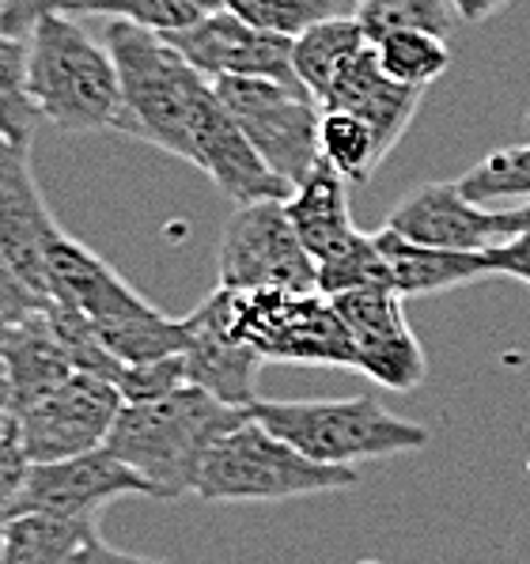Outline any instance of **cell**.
Masks as SVG:
<instances>
[{"label":"cell","mask_w":530,"mask_h":564,"mask_svg":"<svg viewBox=\"0 0 530 564\" xmlns=\"http://www.w3.org/2000/svg\"><path fill=\"white\" fill-rule=\"evenodd\" d=\"M190 141H194V167L208 175L216 189L228 197L231 205H258V202H289L292 186L277 175L273 167L258 155L255 144L247 141L242 126L231 118V110L220 102L213 80L194 110V126H190Z\"/></svg>","instance_id":"obj_14"},{"label":"cell","mask_w":530,"mask_h":564,"mask_svg":"<svg viewBox=\"0 0 530 564\" xmlns=\"http://www.w3.org/2000/svg\"><path fill=\"white\" fill-rule=\"evenodd\" d=\"M353 337L356 368L364 379L390 390H417L424 383V349L405 323V296L394 284H371V289L329 296Z\"/></svg>","instance_id":"obj_11"},{"label":"cell","mask_w":530,"mask_h":564,"mask_svg":"<svg viewBox=\"0 0 530 564\" xmlns=\"http://www.w3.org/2000/svg\"><path fill=\"white\" fill-rule=\"evenodd\" d=\"M247 416L250 410L224 405L208 390L186 383L152 402L121 405L107 451L152 485L155 500H179L194 492L208 447Z\"/></svg>","instance_id":"obj_1"},{"label":"cell","mask_w":530,"mask_h":564,"mask_svg":"<svg viewBox=\"0 0 530 564\" xmlns=\"http://www.w3.org/2000/svg\"><path fill=\"white\" fill-rule=\"evenodd\" d=\"M121 497H155V492L133 466H126L107 447H95L88 455L61 463H31L15 500V516L42 511L68 523L99 527L102 508Z\"/></svg>","instance_id":"obj_10"},{"label":"cell","mask_w":530,"mask_h":564,"mask_svg":"<svg viewBox=\"0 0 530 564\" xmlns=\"http://www.w3.org/2000/svg\"><path fill=\"white\" fill-rule=\"evenodd\" d=\"M216 281L236 292H318V269L284 202L236 205L216 247Z\"/></svg>","instance_id":"obj_8"},{"label":"cell","mask_w":530,"mask_h":564,"mask_svg":"<svg viewBox=\"0 0 530 564\" xmlns=\"http://www.w3.org/2000/svg\"><path fill=\"white\" fill-rule=\"evenodd\" d=\"M250 416L289 440L315 463L360 466L429 447L432 432L390 413L379 398H300V402H255Z\"/></svg>","instance_id":"obj_5"},{"label":"cell","mask_w":530,"mask_h":564,"mask_svg":"<svg viewBox=\"0 0 530 564\" xmlns=\"http://www.w3.org/2000/svg\"><path fill=\"white\" fill-rule=\"evenodd\" d=\"M65 564H167V561H152V557H137V553H121L99 531H91L80 545H76V553Z\"/></svg>","instance_id":"obj_35"},{"label":"cell","mask_w":530,"mask_h":564,"mask_svg":"<svg viewBox=\"0 0 530 564\" xmlns=\"http://www.w3.org/2000/svg\"><path fill=\"white\" fill-rule=\"evenodd\" d=\"M39 118L42 115L28 91V39L8 31L0 12V133L31 144Z\"/></svg>","instance_id":"obj_25"},{"label":"cell","mask_w":530,"mask_h":564,"mask_svg":"<svg viewBox=\"0 0 530 564\" xmlns=\"http://www.w3.org/2000/svg\"><path fill=\"white\" fill-rule=\"evenodd\" d=\"M220 102L242 126L258 155L295 189L318 167V126L323 102L307 88L277 80H250V76H224L213 80Z\"/></svg>","instance_id":"obj_7"},{"label":"cell","mask_w":530,"mask_h":564,"mask_svg":"<svg viewBox=\"0 0 530 564\" xmlns=\"http://www.w3.org/2000/svg\"><path fill=\"white\" fill-rule=\"evenodd\" d=\"M485 262H489L493 276H511V281L530 284V231L523 236H511L504 242H493L489 250H482Z\"/></svg>","instance_id":"obj_33"},{"label":"cell","mask_w":530,"mask_h":564,"mask_svg":"<svg viewBox=\"0 0 530 564\" xmlns=\"http://www.w3.org/2000/svg\"><path fill=\"white\" fill-rule=\"evenodd\" d=\"M163 39L208 80L250 76V80H277L303 88L292 68V39L255 28L231 8H220V12L197 20L194 28L171 31Z\"/></svg>","instance_id":"obj_12"},{"label":"cell","mask_w":530,"mask_h":564,"mask_svg":"<svg viewBox=\"0 0 530 564\" xmlns=\"http://www.w3.org/2000/svg\"><path fill=\"white\" fill-rule=\"evenodd\" d=\"M376 242H379V254H383V262L390 269V284H394L405 300L440 296V292L466 289V284L493 276L485 254H474V250L421 247V242H410L390 228H379Z\"/></svg>","instance_id":"obj_19"},{"label":"cell","mask_w":530,"mask_h":564,"mask_svg":"<svg viewBox=\"0 0 530 564\" xmlns=\"http://www.w3.org/2000/svg\"><path fill=\"white\" fill-rule=\"evenodd\" d=\"M349 182L337 175L326 160H318V167L311 171L300 186L292 189V197L284 202L295 236L307 247V254L315 258V269L329 262V258L345 254L356 247L368 231H360L353 224L349 213Z\"/></svg>","instance_id":"obj_18"},{"label":"cell","mask_w":530,"mask_h":564,"mask_svg":"<svg viewBox=\"0 0 530 564\" xmlns=\"http://www.w3.org/2000/svg\"><path fill=\"white\" fill-rule=\"evenodd\" d=\"M231 326L262 360L307 368H356L353 337L323 292H236Z\"/></svg>","instance_id":"obj_6"},{"label":"cell","mask_w":530,"mask_h":564,"mask_svg":"<svg viewBox=\"0 0 530 564\" xmlns=\"http://www.w3.org/2000/svg\"><path fill=\"white\" fill-rule=\"evenodd\" d=\"M88 0H0V12H4V28L12 34H23L34 28V20L46 12H76Z\"/></svg>","instance_id":"obj_34"},{"label":"cell","mask_w":530,"mask_h":564,"mask_svg":"<svg viewBox=\"0 0 530 564\" xmlns=\"http://www.w3.org/2000/svg\"><path fill=\"white\" fill-rule=\"evenodd\" d=\"M360 46H368V34H364L356 15L326 20V23H318V28L303 31L300 39H292L295 80L323 102L329 84H334V76H337V68H342Z\"/></svg>","instance_id":"obj_21"},{"label":"cell","mask_w":530,"mask_h":564,"mask_svg":"<svg viewBox=\"0 0 530 564\" xmlns=\"http://www.w3.org/2000/svg\"><path fill=\"white\" fill-rule=\"evenodd\" d=\"M421 99H424V91L398 84L394 76L379 65L376 42H368V46H360L342 68H337L323 107L360 115L371 129H376L383 149L390 152L394 144H402L405 129L413 126L417 110H421Z\"/></svg>","instance_id":"obj_17"},{"label":"cell","mask_w":530,"mask_h":564,"mask_svg":"<svg viewBox=\"0 0 530 564\" xmlns=\"http://www.w3.org/2000/svg\"><path fill=\"white\" fill-rule=\"evenodd\" d=\"M91 531H99V527L68 523V519L42 516V511H23L8 523L0 564H65Z\"/></svg>","instance_id":"obj_23"},{"label":"cell","mask_w":530,"mask_h":564,"mask_svg":"<svg viewBox=\"0 0 530 564\" xmlns=\"http://www.w3.org/2000/svg\"><path fill=\"white\" fill-rule=\"evenodd\" d=\"M318 152L329 167L337 171L345 182L360 186L376 175V167L387 160V149L379 141V133L368 126L360 115L349 110L323 107V126H318Z\"/></svg>","instance_id":"obj_22"},{"label":"cell","mask_w":530,"mask_h":564,"mask_svg":"<svg viewBox=\"0 0 530 564\" xmlns=\"http://www.w3.org/2000/svg\"><path fill=\"white\" fill-rule=\"evenodd\" d=\"M228 8L269 34L300 39L303 31L318 28L326 20L356 15L360 0H228Z\"/></svg>","instance_id":"obj_27"},{"label":"cell","mask_w":530,"mask_h":564,"mask_svg":"<svg viewBox=\"0 0 530 564\" xmlns=\"http://www.w3.org/2000/svg\"><path fill=\"white\" fill-rule=\"evenodd\" d=\"M376 54L398 84L417 91H429V84H436L451 68L447 39L432 31H390L376 42Z\"/></svg>","instance_id":"obj_24"},{"label":"cell","mask_w":530,"mask_h":564,"mask_svg":"<svg viewBox=\"0 0 530 564\" xmlns=\"http://www.w3.org/2000/svg\"><path fill=\"white\" fill-rule=\"evenodd\" d=\"M497 224H500V236H504V239L523 236V231H530V202L497 205ZM504 239H500V242H504Z\"/></svg>","instance_id":"obj_36"},{"label":"cell","mask_w":530,"mask_h":564,"mask_svg":"<svg viewBox=\"0 0 530 564\" xmlns=\"http://www.w3.org/2000/svg\"><path fill=\"white\" fill-rule=\"evenodd\" d=\"M368 42H379L390 31H432L447 39L458 28V12L451 0H360L356 8Z\"/></svg>","instance_id":"obj_28"},{"label":"cell","mask_w":530,"mask_h":564,"mask_svg":"<svg viewBox=\"0 0 530 564\" xmlns=\"http://www.w3.org/2000/svg\"><path fill=\"white\" fill-rule=\"evenodd\" d=\"M383 228L398 231L410 242L421 247H440V250H489L493 242H500V224L497 208L477 205L463 194V186L455 182H424L413 194H405L402 202L390 208Z\"/></svg>","instance_id":"obj_15"},{"label":"cell","mask_w":530,"mask_h":564,"mask_svg":"<svg viewBox=\"0 0 530 564\" xmlns=\"http://www.w3.org/2000/svg\"><path fill=\"white\" fill-rule=\"evenodd\" d=\"M186 387V364L179 357H163V360H144V364H126V376L118 383V394L126 402H152L163 398L171 390Z\"/></svg>","instance_id":"obj_30"},{"label":"cell","mask_w":530,"mask_h":564,"mask_svg":"<svg viewBox=\"0 0 530 564\" xmlns=\"http://www.w3.org/2000/svg\"><path fill=\"white\" fill-rule=\"evenodd\" d=\"M0 357H4L15 387V410L61 387L68 376H76V364L61 341L54 318H50V307L34 311L31 318H23L20 326H12L0 337Z\"/></svg>","instance_id":"obj_20"},{"label":"cell","mask_w":530,"mask_h":564,"mask_svg":"<svg viewBox=\"0 0 530 564\" xmlns=\"http://www.w3.org/2000/svg\"><path fill=\"white\" fill-rule=\"evenodd\" d=\"M46 284L50 300L80 311L91 326L141 315V311L152 307L115 265L102 262L91 247L65 236L61 228L46 247Z\"/></svg>","instance_id":"obj_16"},{"label":"cell","mask_w":530,"mask_h":564,"mask_svg":"<svg viewBox=\"0 0 530 564\" xmlns=\"http://www.w3.org/2000/svg\"><path fill=\"white\" fill-rule=\"evenodd\" d=\"M228 8V0H88L68 15H107V20H129L137 28L155 34H171L182 28H194L197 20Z\"/></svg>","instance_id":"obj_26"},{"label":"cell","mask_w":530,"mask_h":564,"mask_svg":"<svg viewBox=\"0 0 530 564\" xmlns=\"http://www.w3.org/2000/svg\"><path fill=\"white\" fill-rule=\"evenodd\" d=\"M42 307H50V300L42 296V292H34L31 284L23 281V276L4 262V258H0V337Z\"/></svg>","instance_id":"obj_31"},{"label":"cell","mask_w":530,"mask_h":564,"mask_svg":"<svg viewBox=\"0 0 530 564\" xmlns=\"http://www.w3.org/2000/svg\"><path fill=\"white\" fill-rule=\"evenodd\" d=\"M360 481L356 466L315 463L289 440L247 416L208 447L194 497L205 505H281V500L318 497L353 489Z\"/></svg>","instance_id":"obj_4"},{"label":"cell","mask_w":530,"mask_h":564,"mask_svg":"<svg viewBox=\"0 0 530 564\" xmlns=\"http://www.w3.org/2000/svg\"><path fill=\"white\" fill-rule=\"evenodd\" d=\"M15 432V387L12 376H8V364L0 357V440Z\"/></svg>","instance_id":"obj_37"},{"label":"cell","mask_w":530,"mask_h":564,"mask_svg":"<svg viewBox=\"0 0 530 564\" xmlns=\"http://www.w3.org/2000/svg\"><path fill=\"white\" fill-rule=\"evenodd\" d=\"M28 91L61 133H102L121 121V80L107 42L84 31L80 15L46 12L28 31Z\"/></svg>","instance_id":"obj_3"},{"label":"cell","mask_w":530,"mask_h":564,"mask_svg":"<svg viewBox=\"0 0 530 564\" xmlns=\"http://www.w3.org/2000/svg\"><path fill=\"white\" fill-rule=\"evenodd\" d=\"M504 4H508V0H451V8L458 12V23H482V20H489L493 12H500Z\"/></svg>","instance_id":"obj_38"},{"label":"cell","mask_w":530,"mask_h":564,"mask_svg":"<svg viewBox=\"0 0 530 564\" xmlns=\"http://www.w3.org/2000/svg\"><path fill=\"white\" fill-rule=\"evenodd\" d=\"M527 121H530V118H527Z\"/></svg>","instance_id":"obj_39"},{"label":"cell","mask_w":530,"mask_h":564,"mask_svg":"<svg viewBox=\"0 0 530 564\" xmlns=\"http://www.w3.org/2000/svg\"><path fill=\"white\" fill-rule=\"evenodd\" d=\"M126 398L115 383L76 371L65 383L15 410V440L28 463H61L107 447Z\"/></svg>","instance_id":"obj_9"},{"label":"cell","mask_w":530,"mask_h":564,"mask_svg":"<svg viewBox=\"0 0 530 564\" xmlns=\"http://www.w3.org/2000/svg\"><path fill=\"white\" fill-rule=\"evenodd\" d=\"M458 186L477 205L530 202V144H511V149L489 152L458 178Z\"/></svg>","instance_id":"obj_29"},{"label":"cell","mask_w":530,"mask_h":564,"mask_svg":"<svg viewBox=\"0 0 530 564\" xmlns=\"http://www.w3.org/2000/svg\"><path fill=\"white\" fill-rule=\"evenodd\" d=\"M28 455H23L15 432L0 440V545H4V531L15 519V500H20L23 477H28Z\"/></svg>","instance_id":"obj_32"},{"label":"cell","mask_w":530,"mask_h":564,"mask_svg":"<svg viewBox=\"0 0 530 564\" xmlns=\"http://www.w3.org/2000/svg\"><path fill=\"white\" fill-rule=\"evenodd\" d=\"M107 50L121 80L118 133L137 137L194 167L190 126L208 88V76L197 73L163 34L129 20L107 23Z\"/></svg>","instance_id":"obj_2"},{"label":"cell","mask_w":530,"mask_h":564,"mask_svg":"<svg viewBox=\"0 0 530 564\" xmlns=\"http://www.w3.org/2000/svg\"><path fill=\"white\" fill-rule=\"evenodd\" d=\"M182 326H186V349H182L186 383L208 390L224 405L250 410L258 402L255 383H258V368L266 360L231 326V289L216 284L213 296L197 303L182 318Z\"/></svg>","instance_id":"obj_13"}]
</instances>
